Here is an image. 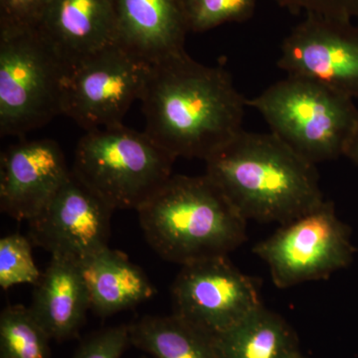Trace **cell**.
Returning a JSON list of instances; mask_svg holds the SVG:
<instances>
[{"label": "cell", "mask_w": 358, "mask_h": 358, "mask_svg": "<svg viewBox=\"0 0 358 358\" xmlns=\"http://www.w3.org/2000/svg\"><path fill=\"white\" fill-rule=\"evenodd\" d=\"M140 101L145 133L176 159L205 162L243 129L247 100L230 73L186 52L150 65Z\"/></svg>", "instance_id": "cell-1"}, {"label": "cell", "mask_w": 358, "mask_h": 358, "mask_svg": "<svg viewBox=\"0 0 358 358\" xmlns=\"http://www.w3.org/2000/svg\"><path fill=\"white\" fill-rule=\"evenodd\" d=\"M205 162L247 221L282 225L324 201L315 164L273 133L242 129Z\"/></svg>", "instance_id": "cell-2"}, {"label": "cell", "mask_w": 358, "mask_h": 358, "mask_svg": "<svg viewBox=\"0 0 358 358\" xmlns=\"http://www.w3.org/2000/svg\"><path fill=\"white\" fill-rule=\"evenodd\" d=\"M136 211L155 253L180 266L227 256L247 237L246 219L206 174H173Z\"/></svg>", "instance_id": "cell-3"}, {"label": "cell", "mask_w": 358, "mask_h": 358, "mask_svg": "<svg viewBox=\"0 0 358 358\" xmlns=\"http://www.w3.org/2000/svg\"><path fill=\"white\" fill-rule=\"evenodd\" d=\"M275 134L317 164L345 155L358 127L355 100L305 78L291 76L247 100Z\"/></svg>", "instance_id": "cell-4"}, {"label": "cell", "mask_w": 358, "mask_h": 358, "mask_svg": "<svg viewBox=\"0 0 358 358\" xmlns=\"http://www.w3.org/2000/svg\"><path fill=\"white\" fill-rule=\"evenodd\" d=\"M176 159L145 131L122 124L87 131L71 171L114 210H138L173 176Z\"/></svg>", "instance_id": "cell-5"}, {"label": "cell", "mask_w": 358, "mask_h": 358, "mask_svg": "<svg viewBox=\"0 0 358 358\" xmlns=\"http://www.w3.org/2000/svg\"><path fill=\"white\" fill-rule=\"evenodd\" d=\"M68 68L35 27H0V134L21 136L62 115Z\"/></svg>", "instance_id": "cell-6"}, {"label": "cell", "mask_w": 358, "mask_h": 358, "mask_svg": "<svg viewBox=\"0 0 358 358\" xmlns=\"http://www.w3.org/2000/svg\"><path fill=\"white\" fill-rule=\"evenodd\" d=\"M254 253L267 264L278 288L326 279L352 263L350 230L324 200L313 210L282 224L259 242Z\"/></svg>", "instance_id": "cell-7"}, {"label": "cell", "mask_w": 358, "mask_h": 358, "mask_svg": "<svg viewBox=\"0 0 358 358\" xmlns=\"http://www.w3.org/2000/svg\"><path fill=\"white\" fill-rule=\"evenodd\" d=\"M150 65L117 43L68 68L62 115L85 131L124 124L141 100Z\"/></svg>", "instance_id": "cell-8"}, {"label": "cell", "mask_w": 358, "mask_h": 358, "mask_svg": "<svg viewBox=\"0 0 358 358\" xmlns=\"http://www.w3.org/2000/svg\"><path fill=\"white\" fill-rule=\"evenodd\" d=\"M173 315L213 338L263 305L258 284L227 256L181 266L171 288Z\"/></svg>", "instance_id": "cell-9"}, {"label": "cell", "mask_w": 358, "mask_h": 358, "mask_svg": "<svg viewBox=\"0 0 358 358\" xmlns=\"http://www.w3.org/2000/svg\"><path fill=\"white\" fill-rule=\"evenodd\" d=\"M277 64L358 100V25L307 14L282 40Z\"/></svg>", "instance_id": "cell-10"}, {"label": "cell", "mask_w": 358, "mask_h": 358, "mask_svg": "<svg viewBox=\"0 0 358 358\" xmlns=\"http://www.w3.org/2000/svg\"><path fill=\"white\" fill-rule=\"evenodd\" d=\"M114 209L70 171L46 206L28 221L34 246L83 262L109 247Z\"/></svg>", "instance_id": "cell-11"}, {"label": "cell", "mask_w": 358, "mask_h": 358, "mask_svg": "<svg viewBox=\"0 0 358 358\" xmlns=\"http://www.w3.org/2000/svg\"><path fill=\"white\" fill-rule=\"evenodd\" d=\"M70 171L55 141L10 145L0 157V209L9 217L28 222L50 201Z\"/></svg>", "instance_id": "cell-12"}, {"label": "cell", "mask_w": 358, "mask_h": 358, "mask_svg": "<svg viewBox=\"0 0 358 358\" xmlns=\"http://www.w3.org/2000/svg\"><path fill=\"white\" fill-rule=\"evenodd\" d=\"M67 68L117 43L114 0H50L35 25Z\"/></svg>", "instance_id": "cell-13"}, {"label": "cell", "mask_w": 358, "mask_h": 358, "mask_svg": "<svg viewBox=\"0 0 358 358\" xmlns=\"http://www.w3.org/2000/svg\"><path fill=\"white\" fill-rule=\"evenodd\" d=\"M117 43L152 65L185 51L181 0H114Z\"/></svg>", "instance_id": "cell-14"}, {"label": "cell", "mask_w": 358, "mask_h": 358, "mask_svg": "<svg viewBox=\"0 0 358 358\" xmlns=\"http://www.w3.org/2000/svg\"><path fill=\"white\" fill-rule=\"evenodd\" d=\"M34 287L30 310L51 341L76 338L91 310L81 263L51 255L48 267Z\"/></svg>", "instance_id": "cell-15"}, {"label": "cell", "mask_w": 358, "mask_h": 358, "mask_svg": "<svg viewBox=\"0 0 358 358\" xmlns=\"http://www.w3.org/2000/svg\"><path fill=\"white\" fill-rule=\"evenodd\" d=\"M81 267L90 307L101 317L133 308L154 296V286L143 268L117 250H101L81 262Z\"/></svg>", "instance_id": "cell-16"}, {"label": "cell", "mask_w": 358, "mask_h": 358, "mask_svg": "<svg viewBox=\"0 0 358 358\" xmlns=\"http://www.w3.org/2000/svg\"><path fill=\"white\" fill-rule=\"evenodd\" d=\"M211 341L218 358H303L292 327L263 305Z\"/></svg>", "instance_id": "cell-17"}, {"label": "cell", "mask_w": 358, "mask_h": 358, "mask_svg": "<svg viewBox=\"0 0 358 358\" xmlns=\"http://www.w3.org/2000/svg\"><path fill=\"white\" fill-rule=\"evenodd\" d=\"M129 327L131 345L152 358H218L210 336L178 315H148Z\"/></svg>", "instance_id": "cell-18"}, {"label": "cell", "mask_w": 358, "mask_h": 358, "mask_svg": "<svg viewBox=\"0 0 358 358\" xmlns=\"http://www.w3.org/2000/svg\"><path fill=\"white\" fill-rule=\"evenodd\" d=\"M51 338L22 305L7 306L0 315V358H49Z\"/></svg>", "instance_id": "cell-19"}, {"label": "cell", "mask_w": 358, "mask_h": 358, "mask_svg": "<svg viewBox=\"0 0 358 358\" xmlns=\"http://www.w3.org/2000/svg\"><path fill=\"white\" fill-rule=\"evenodd\" d=\"M257 0H181L188 31H209L227 23L246 22Z\"/></svg>", "instance_id": "cell-20"}, {"label": "cell", "mask_w": 358, "mask_h": 358, "mask_svg": "<svg viewBox=\"0 0 358 358\" xmlns=\"http://www.w3.org/2000/svg\"><path fill=\"white\" fill-rule=\"evenodd\" d=\"M29 238L14 233L0 240V287L3 289L17 285H37L41 279L32 254Z\"/></svg>", "instance_id": "cell-21"}, {"label": "cell", "mask_w": 358, "mask_h": 358, "mask_svg": "<svg viewBox=\"0 0 358 358\" xmlns=\"http://www.w3.org/2000/svg\"><path fill=\"white\" fill-rule=\"evenodd\" d=\"M129 345V326L108 327L83 341L74 358H122Z\"/></svg>", "instance_id": "cell-22"}, {"label": "cell", "mask_w": 358, "mask_h": 358, "mask_svg": "<svg viewBox=\"0 0 358 358\" xmlns=\"http://www.w3.org/2000/svg\"><path fill=\"white\" fill-rule=\"evenodd\" d=\"M292 13H305L336 20L358 18V0H275Z\"/></svg>", "instance_id": "cell-23"}, {"label": "cell", "mask_w": 358, "mask_h": 358, "mask_svg": "<svg viewBox=\"0 0 358 358\" xmlns=\"http://www.w3.org/2000/svg\"><path fill=\"white\" fill-rule=\"evenodd\" d=\"M50 0H0V27H35Z\"/></svg>", "instance_id": "cell-24"}, {"label": "cell", "mask_w": 358, "mask_h": 358, "mask_svg": "<svg viewBox=\"0 0 358 358\" xmlns=\"http://www.w3.org/2000/svg\"><path fill=\"white\" fill-rule=\"evenodd\" d=\"M345 157L352 160L358 166V127L352 141H350V145H348Z\"/></svg>", "instance_id": "cell-25"}, {"label": "cell", "mask_w": 358, "mask_h": 358, "mask_svg": "<svg viewBox=\"0 0 358 358\" xmlns=\"http://www.w3.org/2000/svg\"><path fill=\"white\" fill-rule=\"evenodd\" d=\"M303 358H305V357H303Z\"/></svg>", "instance_id": "cell-26"}]
</instances>
